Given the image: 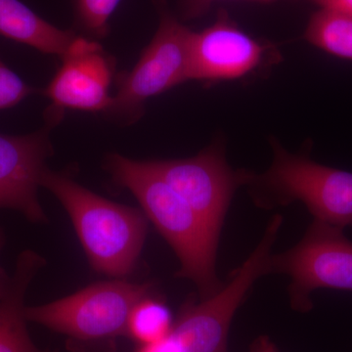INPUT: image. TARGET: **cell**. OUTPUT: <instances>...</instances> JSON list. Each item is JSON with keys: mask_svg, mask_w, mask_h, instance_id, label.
Masks as SVG:
<instances>
[{"mask_svg": "<svg viewBox=\"0 0 352 352\" xmlns=\"http://www.w3.org/2000/svg\"><path fill=\"white\" fill-rule=\"evenodd\" d=\"M108 170L120 186L138 199L147 219L168 241L180 261L177 276L191 280L201 300L222 288L215 273L219 235L190 207L149 161L110 155Z\"/></svg>", "mask_w": 352, "mask_h": 352, "instance_id": "1", "label": "cell"}, {"mask_svg": "<svg viewBox=\"0 0 352 352\" xmlns=\"http://www.w3.org/2000/svg\"><path fill=\"white\" fill-rule=\"evenodd\" d=\"M41 187L50 190L68 212L94 270L115 279L131 274L147 236L144 212L106 200L48 168Z\"/></svg>", "mask_w": 352, "mask_h": 352, "instance_id": "2", "label": "cell"}, {"mask_svg": "<svg viewBox=\"0 0 352 352\" xmlns=\"http://www.w3.org/2000/svg\"><path fill=\"white\" fill-rule=\"evenodd\" d=\"M273 163L263 175L247 173L259 206L274 207L300 201L314 219L344 229L352 226V173L330 168L287 152L272 140Z\"/></svg>", "mask_w": 352, "mask_h": 352, "instance_id": "3", "label": "cell"}, {"mask_svg": "<svg viewBox=\"0 0 352 352\" xmlns=\"http://www.w3.org/2000/svg\"><path fill=\"white\" fill-rule=\"evenodd\" d=\"M151 284L113 279L92 284L56 302L25 307L27 321L82 340L126 333L131 310L151 291Z\"/></svg>", "mask_w": 352, "mask_h": 352, "instance_id": "4", "label": "cell"}, {"mask_svg": "<svg viewBox=\"0 0 352 352\" xmlns=\"http://www.w3.org/2000/svg\"><path fill=\"white\" fill-rule=\"evenodd\" d=\"M281 215H275L263 240L251 256L237 268L226 287L199 303H187L173 323L170 336L182 352H228L227 340L235 312L254 282L268 274L271 248L282 226Z\"/></svg>", "mask_w": 352, "mask_h": 352, "instance_id": "5", "label": "cell"}, {"mask_svg": "<svg viewBox=\"0 0 352 352\" xmlns=\"http://www.w3.org/2000/svg\"><path fill=\"white\" fill-rule=\"evenodd\" d=\"M191 30L163 6L154 38L138 63L119 78L118 92L107 113L133 122L141 116L148 99L190 80Z\"/></svg>", "mask_w": 352, "mask_h": 352, "instance_id": "6", "label": "cell"}, {"mask_svg": "<svg viewBox=\"0 0 352 352\" xmlns=\"http://www.w3.org/2000/svg\"><path fill=\"white\" fill-rule=\"evenodd\" d=\"M342 230L314 219L295 247L270 254L268 274L291 278L289 300L295 309L309 310L310 295L318 289L352 292V242Z\"/></svg>", "mask_w": 352, "mask_h": 352, "instance_id": "7", "label": "cell"}, {"mask_svg": "<svg viewBox=\"0 0 352 352\" xmlns=\"http://www.w3.org/2000/svg\"><path fill=\"white\" fill-rule=\"evenodd\" d=\"M62 65L44 89L51 101L46 122L57 124L66 110L107 113L113 62L95 39L76 36L61 57Z\"/></svg>", "mask_w": 352, "mask_h": 352, "instance_id": "8", "label": "cell"}, {"mask_svg": "<svg viewBox=\"0 0 352 352\" xmlns=\"http://www.w3.org/2000/svg\"><path fill=\"white\" fill-rule=\"evenodd\" d=\"M150 164L189 204L217 235L236 189L245 184L247 173H235L219 147L195 157L149 161Z\"/></svg>", "mask_w": 352, "mask_h": 352, "instance_id": "9", "label": "cell"}, {"mask_svg": "<svg viewBox=\"0 0 352 352\" xmlns=\"http://www.w3.org/2000/svg\"><path fill=\"white\" fill-rule=\"evenodd\" d=\"M55 124L24 135L0 133V208L22 212L30 221L43 222L38 198L45 161L52 154L50 131Z\"/></svg>", "mask_w": 352, "mask_h": 352, "instance_id": "10", "label": "cell"}, {"mask_svg": "<svg viewBox=\"0 0 352 352\" xmlns=\"http://www.w3.org/2000/svg\"><path fill=\"white\" fill-rule=\"evenodd\" d=\"M266 47L221 11L210 27L192 32L190 80L219 82L249 75L263 61Z\"/></svg>", "mask_w": 352, "mask_h": 352, "instance_id": "11", "label": "cell"}, {"mask_svg": "<svg viewBox=\"0 0 352 352\" xmlns=\"http://www.w3.org/2000/svg\"><path fill=\"white\" fill-rule=\"evenodd\" d=\"M43 263L36 252L25 251L18 259L13 278L0 270V352H41L28 333L24 300Z\"/></svg>", "mask_w": 352, "mask_h": 352, "instance_id": "12", "label": "cell"}, {"mask_svg": "<svg viewBox=\"0 0 352 352\" xmlns=\"http://www.w3.org/2000/svg\"><path fill=\"white\" fill-rule=\"evenodd\" d=\"M0 36L61 58L76 34L51 24L19 0H0Z\"/></svg>", "mask_w": 352, "mask_h": 352, "instance_id": "13", "label": "cell"}, {"mask_svg": "<svg viewBox=\"0 0 352 352\" xmlns=\"http://www.w3.org/2000/svg\"><path fill=\"white\" fill-rule=\"evenodd\" d=\"M305 38L333 56L352 61V16L349 14L320 7L312 14Z\"/></svg>", "mask_w": 352, "mask_h": 352, "instance_id": "14", "label": "cell"}, {"mask_svg": "<svg viewBox=\"0 0 352 352\" xmlns=\"http://www.w3.org/2000/svg\"><path fill=\"white\" fill-rule=\"evenodd\" d=\"M173 315L164 303L145 296L131 310L126 333L140 344H151L168 337L173 327Z\"/></svg>", "mask_w": 352, "mask_h": 352, "instance_id": "15", "label": "cell"}, {"mask_svg": "<svg viewBox=\"0 0 352 352\" xmlns=\"http://www.w3.org/2000/svg\"><path fill=\"white\" fill-rule=\"evenodd\" d=\"M120 2V0H74L78 27L92 38H105L109 22Z\"/></svg>", "mask_w": 352, "mask_h": 352, "instance_id": "16", "label": "cell"}, {"mask_svg": "<svg viewBox=\"0 0 352 352\" xmlns=\"http://www.w3.org/2000/svg\"><path fill=\"white\" fill-rule=\"evenodd\" d=\"M36 91V88L25 83L0 57V111L15 107Z\"/></svg>", "mask_w": 352, "mask_h": 352, "instance_id": "17", "label": "cell"}, {"mask_svg": "<svg viewBox=\"0 0 352 352\" xmlns=\"http://www.w3.org/2000/svg\"><path fill=\"white\" fill-rule=\"evenodd\" d=\"M219 0H182L183 16L186 19H192L203 15L210 6ZM261 1V0H254Z\"/></svg>", "mask_w": 352, "mask_h": 352, "instance_id": "18", "label": "cell"}, {"mask_svg": "<svg viewBox=\"0 0 352 352\" xmlns=\"http://www.w3.org/2000/svg\"><path fill=\"white\" fill-rule=\"evenodd\" d=\"M136 352H182V349L170 333L163 340L151 342V344H142Z\"/></svg>", "mask_w": 352, "mask_h": 352, "instance_id": "19", "label": "cell"}, {"mask_svg": "<svg viewBox=\"0 0 352 352\" xmlns=\"http://www.w3.org/2000/svg\"><path fill=\"white\" fill-rule=\"evenodd\" d=\"M319 7L337 9L352 16V0H311Z\"/></svg>", "mask_w": 352, "mask_h": 352, "instance_id": "20", "label": "cell"}, {"mask_svg": "<svg viewBox=\"0 0 352 352\" xmlns=\"http://www.w3.org/2000/svg\"><path fill=\"white\" fill-rule=\"evenodd\" d=\"M249 352H279L270 338L261 336L252 342Z\"/></svg>", "mask_w": 352, "mask_h": 352, "instance_id": "21", "label": "cell"}, {"mask_svg": "<svg viewBox=\"0 0 352 352\" xmlns=\"http://www.w3.org/2000/svg\"><path fill=\"white\" fill-rule=\"evenodd\" d=\"M2 244H3V237H2V234L0 233V248H1Z\"/></svg>", "mask_w": 352, "mask_h": 352, "instance_id": "22", "label": "cell"}, {"mask_svg": "<svg viewBox=\"0 0 352 352\" xmlns=\"http://www.w3.org/2000/svg\"><path fill=\"white\" fill-rule=\"evenodd\" d=\"M261 1L268 2V1H272V0H261Z\"/></svg>", "mask_w": 352, "mask_h": 352, "instance_id": "23", "label": "cell"}]
</instances>
